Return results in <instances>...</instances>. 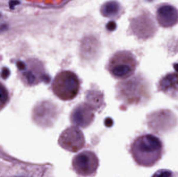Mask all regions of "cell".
<instances>
[{
    "mask_svg": "<svg viewBox=\"0 0 178 177\" xmlns=\"http://www.w3.org/2000/svg\"><path fill=\"white\" fill-rule=\"evenodd\" d=\"M80 89V81L74 72L63 71L57 74L52 84V90L55 96L63 101L75 98Z\"/></svg>",
    "mask_w": 178,
    "mask_h": 177,
    "instance_id": "1",
    "label": "cell"
},
{
    "mask_svg": "<svg viewBox=\"0 0 178 177\" xmlns=\"http://www.w3.org/2000/svg\"><path fill=\"white\" fill-rule=\"evenodd\" d=\"M136 66L134 55L129 51L123 50L117 52L110 58L108 70L115 79L125 80L133 75Z\"/></svg>",
    "mask_w": 178,
    "mask_h": 177,
    "instance_id": "2",
    "label": "cell"
},
{
    "mask_svg": "<svg viewBox=\"0 0 178 177\" xmlns=\"http://www.w3.org/2000/svg\"><path fill=\"white\" fill-rule=\"evenodd\" d=\"M143 80L134 77L121 82L117 86V92L119 98L127 103H132L143 96L144 84Z\"/></svg>",
    "mask_w": 178,
    "mask_h": 177,
    "instance_id": "3",
    "label": "cell"
},
{
    "mask_svg": "<svg viewBox=\"0 0 178 177\" xmlns=\"http://www.w3.org/2000/svg\"><path fill=\"white\" fill-rule=\"evenodd\" d=\"M74 171L82 177H90L94 175L99 167L97 155L91 151H83L74 158L72 162Z\"/></svg>",
    "mask_w": 178,
    "mask_h": 177,
    "instance_id": "4",
    "label": "cell"
},
{
    "mask_svg": "<svg viewBox=\"0 0 178 177\" xmlns=\"http://www.w3.org/2000/svg\"><path fill=\"white\" fill-rule=\"evenodd\" d=\"M162 144L156 136L147 135L137 139L132 144L131 152L136 161L143 162L145 155L159 150Z\"/></svg>",
    "mask_w": 178,
    "mask_h": 177,
    "instance_id": "5",
    "label": "cell"
},
{
    "mask_svg": "<svg viewBox=\"0 0 178 177\" xmlns=\"http://www.w3.org/2000/svg\"><path fill=\"white\" fill-rule=\"evenodd\" d=\"M22 73V79L25 83L33 86L41 82L48 83L50 81V77L46 74L41 61L36 59H29Z\"/></svg>",
    "mask_w": 178,
    "mask_h": 177,
    "instance_id": "6",
    "label": "cell"
},
{
    "mask_svg": "<svg viewBox=\"0 0 178 177\" xmlns=\"http://www.w3.org/2000/svg\"><path fill=\"white\" fill-rule=\"evenodd\" d=\"M59 144L67 151L71 152H78L83 148L85 144L84 134L78 127H69L61 135Z\"/></svg>",
    "mask_w": 178,
    "mask_h": 177,
    "instance_id": "7",
    "label": "cell"
},
{
    "mask_svg": "<svg viewBox=\"0 0 178 177\" xmlns=\"http://www.w3.org/2000/svg\"><path fill=\"white\" fill-rule=\"evenodd\" d=\"M58 114L56 105L49 101H44L37 105L34 111V117L43 126H51Z\"/></svg>",
    "mask_w": 178,
    "mask_h": 177,
    "instance_id": "8",
    "label": "cell"
},
{
    "mask_svg": "<svg viewBox=\"0 0 178 177\" xmlns=\"http://www.w3.org/2000/svg\"><path fill=\"white\" fill-rule=\"evenodd\" d=\"M92 107L86 103L79 104L71 113V120L76 127L86 128L93 122L94 114Z\"/></svg>",
    "mask_w": 178,
    "mask_h": 177,
    "instance_id": "9",
    "label": "cell"
},
{
    "mask_svg": "<svg viewBox=\"0 0 178 177\" xmlns=\"http://www.w3.org/2000/svg\"><path fill=\"white\" fill-rule=\"evenodd\" d=\"M154 22L147 14L138 16L131 21V27L134 34L140 39H146L154 32Z\"/></svg>",
    "mask_w": 178,
    "mask_h": 177,
    "instance_id": "10",
    "label": "cell"
},
{
    "mask_svg": "<svg viewBox=\"0 0 178 177\" xmlns=\"http://www.w3.org/2000/svg\"><path fill=\"white\" fill-rule=\"evenodd\" d=\"M156 17L161 26L170 28L178 23V9L172 5H161L157 9Z\"/></svg>",
    "mask_w": 178,
    "mask_h": 177,
    "instance_id": "11",
    "label": "cell"
},
{
    "mask_svg": "<svg viewBox=\"0 0 178 177\" xmlns=\"http://www.w3.org/2000/svg\"><path fill=\"white\" fill-rule=\"evenodd\" d=\"M158 90L172 98H178V73H168L159 81Z\"/></svg>",
    "mask_w": 178,
    "mask_h": 177,
    "instance_id": "12",
    "label": "cell"
},
{
    "mask_svg": "<svg viewBox=\"0 0 178 177\" xmlns=\"http://www.w3.org/2000/svg\"><path fill=\"white\" fill-rule=\"evenodd\" d=\"M101 12L105 17L116 19L121 15L122 7L118 2H108L102 6Z\"/></svg>",
    "mask_w": 178,
    "mask_h": 177,
    "instance_id": "13",
    "label": "cell"
},
{
    "mask_svg": "<svg viewBox=\"0 0 178 177\" xmlns=\"http://www.w3.org/2000/svg\"><path fill=\"white\" fill-rule=\"evenodd\" d=\"M86 101V103L94 110L101 108L104 104L103 94L100 91L95 90L88 91Z\"/></svg>",
    "mask_w": 178,
    "mask_h": 177,
    "instance_id": "14",
    "label": "cell"
},
{
    "mask_svg": "<svg viewBox=\"0 0 178 177\" xmlns=\"http://www.w3.org/2000/svg\"><path fill=\"white\" fill-rule=\"evenodd\" d=\"M9 91L4 85L0 82V110L9 102Z\"/></svg>",
    "mask_w": 178,
    "mask_h": 177,
    "instance_id": "15",
    "label": "cell"
},
{
    "mask_svg": "<svg viewBox=\"0 0 178 177\" xmlns=\"http://www.w3.org/2000/svg\"><path fill=\"white\" fill-rule=\"evenodd\" d=\"M10 75V71L7 68H4L2 71L1 76L4 79H6Z\"/></svg>",
    "mask_w": 178,
    "mask_h": 177,
    "instance_id": "16",
    "label": "cell"
},
{
    "mask_svg": "<svg viewBox=\"0 0 178 177\" xmlns=\"http://www.w3.org/2000/svg\"><path fill=\"white\" fill-rule=\"evenodd\" d=\"M17 68L19 71H24L26 68V64L22 61H18L16 63Z\"/></svg>",
    "mask_w": 178,
    "mask_h": 177,
    "instance_id": "17",
    "label": "cell"
},
{
    "mask_svg": "<svg viewBox=\"0 0 178 177\" xmlns=\"http://www.w3.org/2000/svg\"><path fill=\"white\" fill-rule=\"evenodd\" d=\"M170 176H171V173L169 171H166L159 173L156 177H170Z\"/></svg>",
    "mask_w": 178,
    "mask_h": 177,
    "instance_id": "18",
    "label": "cell"
},
{
    "mask_svg": "<svg viewBox=\"0 0 178 177\" xmlns=\"http://www.w3.org/2000/svg\"><path fill=\"white\" fill-rule=\"evenodd\" d=\"M19 3V2L17 1H11L9 2V6L11 8H14V6L16 5H18Z\"/></svg>",
    "mask_w": 178,
    "mask_h": 177,
    "instance_id": "19",
    "label": "cell"
}]
</instances>
